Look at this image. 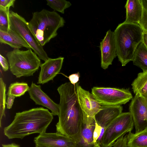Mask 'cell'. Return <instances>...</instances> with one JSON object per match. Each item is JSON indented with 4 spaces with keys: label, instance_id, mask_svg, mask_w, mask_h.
<instances>
[{
    "label": "cell",
    "instance_id": "obj_1",
    "mask_svg": "<svg viewBox=\"0 0 147 147\" xmlns=\"http://www.w3.org/2000/svg\"><path fill=\"white\" fill-rule=\"evenodd\" d=\"M57 90L60 100L56 133L70 138L77 143L80 138L83 114L78 99L76 84L66 82L59 86Z\"/></svg>",
    "mask_w": 147,
    "mask_h": 147
},
{
    "label": "cell",
    "instance_id": "obj_2",
    "mask_svg": "<svg viewBox=\"0 0 147 147\" xmlns=\"http://www.w3.org/2000/svg\"><path fill=\"white\" fill-rule=\"evenodd\" d=\"M53 115L43 107L32 108L17 113L13 121L4 128V133L8 139H22L34 133L46 132L53 119Z\"/></svg>",
    "mask_w": 147,
    "mask_h": 147
},
{
    "label": "cell",
    "instance_id": "obj_3",
    "mask_svg": "<svg viewBox=\"0 0 147 147\" xmlns=\"http://www.w3.org/2000/svg\"><path fill=\"white\" fill-rule=\"evenodd\" d=\"M143 32L139 24L124 22L114 31L117 56L122 66L133 61L136 49L142 42Z\"/></svg>",
    "mask_w": 147,
    "mask_h": 147
},
{
    "label": "cell",
    "instance_id": "obj_4",
    "mask_svg": "<svg viewBox=\"0 0 147 147\" xmlns=\"http://www.w3.org/2000/svg\"><path fill=\"white\" fill-rule=\"evenodd\" d=\"M65 22L63 18L56 11L43 9L33 13L28 24L33 34L43 46L57 36L58 30L63 27Z\"/></svg>",
    "mask_w": 147,
    "mask_h": 147
},
{
    "label": "cell",
    "instance_id": "obj_5",
    "mask_svg": "<svg viewBox=\"0 0 147 147\" xmlns=\"http://www.w3.org/2000/svg\"><path fill=\"white\" fill-rule=\"evenodd\" d=\"M6 56L10 71L17 78L33 76L41 64L40 59L31 49L26 51L14 49Z\"/></svg>",
    "mask_w": 147,
    "mask_h": 147
},
{
    "label": "cell",
    "instance_id": "obj_6",
    "mask_svg": "<svg viewBox=\"0 0 147 147\" xmlns=\"http://www.w3.org/2000/svg\"><path fill=\"white\" fill-rule=\"evenodd\" d=\"M9 19L11 28L18 34L30 46L40 59L45 61L49 59L44 48L30 28L28 22L17 13L10 11Z\"/></svg>",
    "mask_w": 147,
    "mask_h": 147
},
{
    "label": "cell",
    "instance_id": "obj_7",
    "mask_svg": "<svg viewBox=\"0 0 147 147\" xmlns=\"http://www.w3.org/2000/svg\"><path fill=\"white\" fill-rule=\"evenodd\" d=\"M134 124L130 113H122L106 129L100 141L102 147L112 146L119 138L131 132Z\"/></svg>",
    "mask_w": 147,
    "mask_h": 147
},
{
    "label": "cell",
    "instance_id": "obj_8",
    "mask_svg": "<svg viewBox=\"0 0 147 147\" xmlns=\"http://www.w3.org/2000/svg\"><path fill=\"white\" fill-rule=\"evenodd\" d=\"M91 93L102 105H121L125 104L133 98L128 89L94 87Z\"/></svg>",
    "mask_w": 147,
    "mask_h": 147
},
{
    "label": "cell",
    "instance_id": "obj_9",
    "mask_svg": "<svg viewBox=\"0 0 147 147\" xmlns=\"http://www.w3.org/2000/svg\"><path fill=\"white\" fill-rule=\"evenodd\" d=\"M79 84H76L77 94L82 111L83 119H90L94 118L102 105L92 93L83 89Z\"/></svg>",
    "mask_w": 147,
    "mask_h": 147
},
{
    "label": "cell",
    "instance_id": "obj_10",
    "mask_svg": "<svg viewBox=\"0 0 147 147\" xmlns=\"http://www.w3.org/2000/svg\"><path fill=\"white\" fill-rule=\"evenodd\" d=\"M135 129V133L147 127V109L143 97L135 95L130 102L129 107Z\"/></svg>",
    "mask_w": 147,
    "mask_h": 147
},
{
    "label": "cell",
    "instance_id": "obj_11",
    "mask_svg": "<svg viewBox=\"0 0 147 147\" xmlns=\"http://www.w3.org/2000/svg\"><path fill=\"white\" fill-rule=\"evenodd\" d=\"M36 145L46 147H76V143L70 138L56 133L45 132L35 138Z\"/></svg>",
    "mask_w": 147,
    "mask_h": 147
},
{
    "label": "cell",
    "instance_id": "obj_12",
    "mask_svg": "<svg viewBox=\"0 0 147 147\" xmlns=\"http://www.w3.org/2000/svg\"><path fill=\"white\" fill-rule=\"evenodd\" d=\"M100 48L101 52V66L106 69L112 64L113 59L117 56L114 32L110 29L100 42Z\"/></svg>",
    "mask_w": 147,
    "mask_h": 147
},
{
    "label": "cell",
    "instance_id": "obj_13",
    "mask_svg": "<svg viewBox=\"0 0 147 147\" xmlns=\"http://www.w3.org/2000/svg\"><path fill=\"white\" fill-rule=\"evenodd\" d=\"M64 59V57H61L55 59L49 58L41 64L37 84H43L53 80L60 72Z\"/></svg>",
    "mask_w": 147,
    "mask_h": 147
},
{
    "label": "cell",
    "instance_id": "obj_14",
    "mask_svg": "<svg viewBox=\"0 0 147 147\" xmlns=\"http://www.w3.org/2000/svg\"><path fill=\"white\" fill-rule=\"evenodd\" d=\"M30 97L37 105L46 107L51 111L53 115L58 116L59 105L54 102L41 89L40 85L32 82L28 91Z\"/></svg>",
    "mask_w": 147,
    "mask_h": 147
},
{
    "label": "cell",
    "instance_id": "obj_15",
    "mask_svg": "<svg viewBox=\"0 0 147 147\" xmlns=\"http://www.w3.org/2000/svg\"><path fill=\"white\" fill-rule=\"evenodd\" d=\"M122 110L121 105H102L94 118L96 124L101 128L103 135L107 127L122 113Z\"/></svg>",
    "mask_w": 147,
    "mask_h": 147
},
{
    "label": "cell",
    "instance_id": "obj_16",
    "mask_svg": "<svg viewBox=\"0 0 147 147\" xmlns=\"http://www.w3.org/2000/svg\"><path fill=\"white\" fill-rule=\"evenodd\" d=\"M125 7L126 18L124 22L139 24L142 19L143 10L141 0H127Z\"/></svg>",
    "mask_w": 147,
    "mask_h": 147
},
{
    "label": "cell",
    "instance_id": "obj_17",
    "mask_svg": "<svg viewBox=\"0 0 147 147\" xmlns=\"http://www.w3.org/2000/svg\"><path fill=\"white\" fill-rule=\"evenodd\" d=\"M0 42L9 45L14 49L22 47L31 49L29 45L18 34L10 28L7 32L0 30Z\"/></svg>",
    "mask_w": 147,
    "mask_h": 147
},
{
    "label": "cell",
    "instance_id": "obj_18",
    "mask_svg": "<svg viewBox=\"0 0 147 147\" xmlns=\"http://www.w3.org/2000/svg\"><path fill=\"white\" fill-rule=\"evenodd\" d=\"M96 125L93 118L90 121H83L80 138L76 147H94L93 133Z\"/></svg>",
    "mask_w": 147,
    "mask_h": 147
},
{
    "label": "cell",
    "instance_id": "obj_19",
    "mask_svg": "<svg viewBox=\"0 0 147 147\" xmlns=\"http://www.w3.org/2000/svg\"><path fill=\"white\" fill-rule=\"evenodd\" d=\"M127 135V147H147V127L140 131Z\"/></svg>",
    "mask_w": 147,
    "mask_h": 147
},
{
    "label": "cell",
    "instance_id": "obj_20",
    "mask_svg": "<svg viewBox=\"0 0 147 147\" xmlns=\"http://www.w3.org/2000/svg\"><path fill=\"white\" fill-rule=\"evenodd\" d=\"M132 61L134 65L143 71H147V48L142 42L136 49Z\"/></svg>",
    "mask_w": 147,
    "mask_h": 147
},
{
    "label": "cell",
    "instance_id": "obj_21",
    "mask_svg": "<svg viewBox=\"0 0 147 147\" xmlns=\"http://www.w3.org/2000/svg\"><path fill=\"white\" fill-rule=\"evenodd\" d=\"M131 86L135 94L143 96L147 94V71L138 74L137 78L133 82Z\"/></svg>",
    "mask_w": 147,
    "mask_h": 147
},
{
    "label": "cell",
    "instance_id": "obj_22",
    "mask_svg": "<svg viewBox=\"0 0 147 147\" xmlns=\"http://www.w3.org/2000/svg\"><path fill=\"white\" fill-rule=\"evenodd\" d=\"M30 87L28 84L25 82H16L9 85L7 95H12L15 97H19L24 95L28 91Z\"/></svg>",
    "mask_w": 147,
    "mask_h": 147
},
{
    "label": "cell",
    "instance_id": "obj_23",
    "mask_svg": "<svg viewBox=\"0 0 147 147\" xmlns=\"http://www.w3.org/2000/svg\"><path fill=\"white\" fill-rule=\"evenodd\" d=\"M47 5L54 10L62 13L65 10L71 5V3L65 0H47Z\"/></svg>",
    "mask_w": 147,
    "mask_h": 147
},
{
    "label": "cell",
    "instance_id": "obj_24",
    "mask_svg": "<svg viewBox=\"0 0 147 147\" xmlns=\"http://www.w3.org/2000/svg\"><path fill=\"white\" fill-rule=\"evenodd\" d=\"M6 85L2 78H0V125L2 117L5 116V109L6 104Z\"/></svg>",
    "mask_w": 147,
    "mask_h": 147
},
{
    "label": "cell",
    "instance_id": "obj_25",
    "mask_svg": "<svg viewBox=\"0 0 147 147\" xmlns=\"http://www.w3.org/2000/svg\"><path fill=\"white\" fill-rule=\"evenodd\" d=\"M9 8L0 7V30L7 32L10 29Z\"/></svg>",
    "mask_w": 147,
    "mask_h": 147
},
{
    "label": "cell",
    "instance_id": "obj_26",
    "mask_svg": "<svg viewBox=\"0 0 147 147\" xmlns=\"http://www.w3.org/2000/svg\"><path fill=\"white\" fill-rule=\"evenodd\" d=\"M143 7L142 19L139 23L144 31L147 32V0H141Z\"/></svg>",
    "mask_w": 147,
    "mask_h": 147
},
{
    "label": "cell",
    "instance_id": "obj_27",
    "mask_svg": "<svg viewBox=\"0 0 147 147\" xmlns=\"http://www.w3.org/2000/svg\"><path fill=\"white\" fill-rule=\"evenodd\" d=\"M15 0H0V7L5 8H9L11 7H14Z\"/></svg>",
    "mask_w": 147,
    "mask_h": 147
},
{
    "label": "cell",
    "instance_id": "obj_28",
    "mask_svg": "<svg viewBox=\"0 0 147 147\" xmlns=\"http://www.w3.org/2000/svg\"><path fill=\"white\" fill-rule=\"evenodd\" d=\"M0 63L3 70L5 71H7L9 67V63L6 58L0 54Z\"/></svg>",
    "mask_w": 147,
    "mask_h": 147
},
{
    "label": "cell",
    "instance_id": "obj_29",
    "mask_svg": "<svg viewBox=\"0 0 147 147\" xmlns=\"http://www.w3.org/2000/svg\"><path fill=\"white\" fill-rule=\"evenodd\" d=\"M80 75L79 72L74 74L69 75L68 78L70 82L72 84L75 85L78 83L79 80Z\"/></svg>",
    "mask_w": 147,
    "mask_h": 147
},
{
    "label": "cell",
    "instance_id": "obj_30",
    "mask_svg": "<svg viewBox=\"0 0 147 147\" xmlns=\"http://www.w3.org/2000/svg\"><path fill=\"white\" fill-rule=\"evenodd\" d=\"M15 97L14 96L12 95L8 96L7 101L6 102L7 109H10L12 108Z\"/></svg>",
    "mask_w": 147,
    "mask_h": 147
},
{
    "label": "cell",
    "instance_id": "obj_31",
    "mask_svg": "<svg viewBox=\"0 0 147 147\" xmlns=\"http://www.w3.org/2000/svg\"><path fill=\"white\" fill-rule=\"evenodd\" d=\"M142 43L147 48V32L144 31L142 36Z\"/></svg>",
    "mask_w": 147,
    "mask_h": 147
},
{
    "label": "cell",
    "instance_id": "obj_32",
    "mask_svg": "<svg viewBox=\"0 0 147 147\" xmlns=\"http://www.w3.org/2000/svg\"><path fill=\"white\" fill-rule=\"evenodd\" d=\"M2 147H20V146L14 143H11V144H2Z\"/></svg>",
    "mask_w": 147,
    "mask_h": 147
},
{
    "label": "cell",
    "instance_id": "obj_33",
    "mask_svg": "<svg viewBox=\"0 0 147 147\" xmlns=\"http://www.w3.org/2000/svg\"><path fill=\"white\" fill-rule=\"evenodd\" d=\"M142 96L144 99L145 104L147 109V94Z\"/></svg>",
    "mask_w": 147,
    "mask_h": 147
},
{
    "label": "cell",
    "instance_id": "obj_34",
    "mask_svg": "<svg viewBox=\"0 0 147 147\" xmlns=\"http://www.w3.org/2000/svg\"><path fill=\"white\" fill-rule=\"evenodd\" d=\"M94 147H101L100 145L98 144H96Z\"/></svg>",
    "mask_w": 147,
    "mask_h": 147
},
{
    "label": "cell",
    "instance_id": "obj_35",
    "mask_svg": "<svg viewBox=\"0 0 147 147\" xmlns=\"http://www.w3.org/2000/svg\"><path fill=\"white\" fill-rule=\"evenodd\" d=\"M36 147H46L45 146H41L37 145H36Z\"/></svg>",
    "mask_w": 147,
    "mask_h": 147
},
{
    "label": "cell",
    "instance_id": "obj_36",
    "mask_svg": "<svg viewBox=\"0 0 147 147\" xmlns=\"http://www.w3.org/2000/svg\"><path fill=\"white\" fill-rule=\"evenodd\" d=\"M112 147V146H109V147Z\"/></svg>",
    "mask_w": 147,
    "mask_h": 147
}]
</instances>
